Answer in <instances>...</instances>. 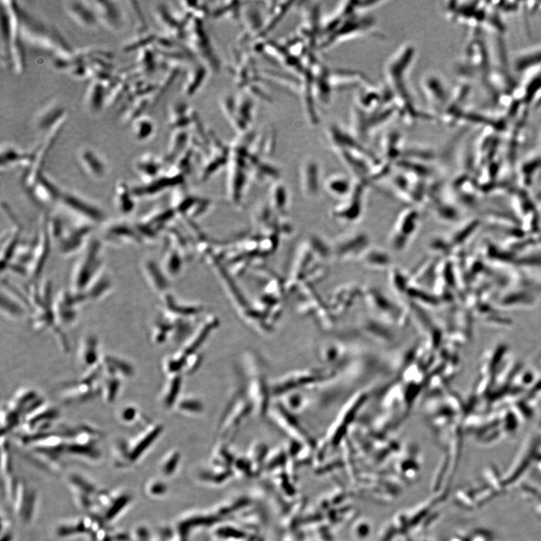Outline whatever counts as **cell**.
<instances>
[{
	"instance_id": "cell-28",
	"label": "cell",
	"mask_w": 541,
	"mask_h": 541,
	"mask_svg": "<svg viewBox=\"0 0 541 541\" xmlns=\"http://www.w3.org/2000/svg\"><path fill=\"white\" fill-rule=\"evenodd\" d=\"M156 19L163 26V28L170 35H175V38H180L183 32L181 30L180 23L175 19L171 12L165 5H158L154 11Z\"/></svg>"
},
{
	"instance_id": "cell-15",
	"label": "cell",
	"mask_w": 541,
	"mask_h": 541,
	"mask_svg": "<svg viewBox=\"0 0 541 541\" xmlns=\"http://www.w3.org/2000/svg\"><path fill=\"white\" fill-rule=\"evenodd\" d=\"M368 241L365 234H350L336 243L334 252L342 260H349L355 255L360 256L367 249Z\"/></svg>"
},
{
	"instance_id": "cell-32",
	"label": "cell",
	"mask_w": 541,
	"mask_h": 541,
	"mask_svg": "<svg viewBox=\"0 0 541 541\" xmlns=\"http://www.w3.org/2000/svg\"><path fill=\"white\" fill-rule=\"evenodd\" d=\"M181 386V377L179 375H172L168 380L161 395L162 404L166 407H172L177 400V395Z\"/></svg>"
},
{
	"instance_id": "cell-7",
	"label": "cell",
	"mask_w": 541,
	"mask_h": 541,
	"mask_svg": "<svg viewBox=\"0 0 541 541\" xmlns=\"http://www.w3.org/2000/svg\"><path fill=\"white\" fill-rule=\"evenodd\" d=\"M100 24L112 32H120L126 26V15L118 2L112 0L90 1Z\"/></svg>"
},
{
	"instance_id": "cell-20",
	"label": "cell",
	"mask_w": 541,
	"mask_h": 541,
	"mask_svg": "<svg viewBox=\"0 0 541 541\" xmlns=\"http://www.w3.org/2000/svg\"><path fill=\"white\" fill-rule=\"evenodd\" d=\"M418 217V214L416 211H407L399 218L396 227V233L393 236L394 237L400 236V237L393 240L394 247L397 245L398 240H400L396 247V250L402 249L407 242V238L414 234L416 229Z\"/></svg>"
},
{
	"instance_id": "cell-12",
	"label": "cell",
	"mask_w": 541,
	"mask_h": 541,
	"mask_svg": "<svg viewBox=\"0 0 541 541\" xmlns=\"http://www.w3.org/2000/svg\"><path fill=\"white\" fill-rule=\"evenodd\" d=\"M64 8L71 19L84 28H95L100 24L90 1L72 0L65 2Z\"/></svg>"
},
{
	"instance_id": "cell-18",
	"label": "cell",
	"mask_w": 541,
	"mask_h": 541,
	"mask_svg": "<svg viewBox=\"0 0 541 541\" xmlns=\"http://www.w3.org/2000/svg\"><path fill=\"white\" fill-rule=\"evenodd\" d=\"M21 236V227L17 220L13 229L7 233L3 240L1 249V270L3 273L7 272L20 249Z\"/></svg>"
},
{
	"instance_id": "cell-22",
	"label": "cell",
	"mask_w": 541,
	"mask_h": 541,
	"mask_svg": "<svg viewBox=\"0 0 541 541\" xmlns=\"http://www.w3.org/2000/svg\"><path fill=\"white\" fill-rule=\"evenodd\" d=\"M141 271L150 288L157 292H163L168 287V281L163 268L152 260H145L141 264Z\"/></svg>"
},
{
	"instance_id": "cell-17",
	"label": "cell",
	"mask_w": 541,
	"mask_h": 541,
	"mask_svg": "<svg viewBox=\"0 0 541 541\" xmlns=\"http://www.w3.org/2000/svg\"><path fill=\"white\" fill-rule=\"evenodd\" d=\"M108 87L107 84L95 79H92L89 84L85 93V104L87 110L91 114H98L106 105Z\"/></svg>"
},
{
	"instance_id": "cell-10",
	"label": "cell",
	"mask_w": 541,
	"mask_h": 541,
	"mask_svg": "<svg viewBox=\"0 0 541 541\" xmlns=\"http://www.w3.org/2000/svg\"><path fill=\"white\" fill-rule=\"evenodd\" d=\"M78 159L80 166L91 179L102 181L107 176L109 168L103 157L91 148H83L79 150Z\"/></svg>"
},
{
	"instance_id": "cell-3",
	"label": "cell",
	"mask_w": 541,
	"mask_h": 541,
	"mask_svg": "<svg viewBox=\"0 0 541 541\" xmlns=\"http://www.w3.org/2000/svg\"><path fill=\"white\" fill-rule=\"evenodd\" d=\"M54 244L49 232L48 216H46L43 218L37 237L32 244L30 260L28 267L30 281H40Z\"/></svg>"
},
{
	"instance_id": "cell-29",
	"label": "cell",
	"mask_w": 541,
	"mask_h": 541,
	"mask_svg": "<svg viewBox=\"0 0 541 541\" xmlns=\"http://www.w3.org/2000/svg\"><path fill=\"white\" fill-rule=\"evenodd\" d=\"M132 135L139 143H145L153 136L155 132V124L153 120L148 116H141L132 123Z\"/></svg>"
},
{
	"instance_id": "cell-11",
	"label": "cell",
	"mask_w": 541,
	"mask_h": 541,
	"mask_svg": "<svg viewBox=\"0 0 541 541\" xmlns=\"http://www.w3.org/2000/svg\"><path fill=\"white\" fill-rule=\"evenodd\" d=\"M251 403L247 402V399L241 396L234 398V400L228 406V409L224 414L220 423V430L225 434L227 432H234L241 425L249 412L253 410Z\"/></svg>"
},
{
	"instance_id": "cell-26",
	"label": "cell",
	"mask_w": 541,
	"mask_h": 541,
	"mask_svg": "<svg viewBox=\"0 0 541 541\" xmlns=\"http://www.w3.org/2000/svg\"><path fill=\"white\" fill-rule=\"evenodd\" d=\"M113 288L112 281L105 271L85 292L88 301H99L107 296Z\"/></svg>"
},
{
	"instance_id": "cell-33",
	"label": "cell",
	"mask_w": 541,
	"mask_h": 541,
	"mask_svg": "<svg viewBox=\"0 0 541 541\" xmlns=\"http://www.w3.org/2000/svg\"><path fill=\"white\" fill-rule=\"evenodd\" d=\"M117 416L118 420L126 425H131L145 420V418H141L138 407L132 404L125 405L120 407Z\"/></svg>"
},
{
	"instance_id": "cell-27",
	"label": "cell",
	"mask_w": 541,
	"mask_h": 541,
	"mask_svg": "<svg viewBox=\"0 0 541 541\" xmlns=\"http://www.w3.org/2000/svg\"><path fill=\"white\" fill-rule=\"evenodd\" d=\"M101 361L105 371L117 374L123 379L131 378L135 374L134 367L131 363L120 357L109 355L103 356Z\"/></svg>"
},
{
	"instance_id": "cell-14",
	"label": "cell",
	"mask_w": 541,
	"mask_h": 541,
	"mask_svg": "<svg viewBox=\"0 0 541 541\" xmlns=\"http://www.w3.org/2000/svg\"><path fill=\"white\" fill-rule=\"evenodd\" d=\"M78 365L87 371L96 366L101 361L99 340L94 335H87L80 343L77 353Z\"/></svg>"
},
{
	"instance_id": "cell-35",
	"label": "cell",
	"mask_w": 541,
	"mask_h": 541,
	"mask_svg": "<svg viewBox=\"0 0 541 541\" xmlns=\"http://www.w3.org/2000/svg\"><path fill=\"white\" fill-rule=\"evenodd\" d=\"M327 188L335 196H344L351 192L349 181L340 176L330 177L328 180Z\"/></svg>"
},
{
	"instance_id": "cell-4",
	"label": "cell",
	"mask_w": 541,
	"mask_h": 541,
	"mask_svg": "<svg viewBox=\"0 0 541 541\" xmlns=\"http://www.w3.org/2000/svg\"><path fill=\"white\" fill-rule=\"evenodd\" d=\"M58 203L85 224L94 226L103 224L106 219L105 212L100 207L74 193L64 191Z\"/></svg>"
},
{
	"instance_id": "cell-9",
	"label": "cell",
	"mask_w": 541,
	"mask_h": 541,
	"mask_svg": "<svg viewBox=\"0 0 541 541\" xmlns=\"http://www.w3.org/2000/svg\"><path fill=\"white\" fill-rule=\"evenodd\" d=\"M104 244L121 247L143 243L135 224L124 221H114L105 227L101 239Z\"/></svg>"
},
{
	"instance_id": "cell-6",
	"label": "cell",
	"mask_w": 541,
	"mask_h": 541,
	"mask_svg": "<svg viewBox=\"0 0 541 541\" xmlns=\"http://www.w3.org/2000/svg\"><path fill=\"white\" fill-rule=\"evenodd\" d=\"M68 114L57 103H51L39 111L33 120V127L44 138L62 125H65Z\"/></svg>"
},
{
	"instance_id": "cell-8",
	"label": "cell",
	"mask_w": 541,
	"mask_h": 541,
	"mask_svg": "<svg viewBox=\"0 0 541 541\" xmlns=\"http://www.w3.org/2000/svg\"><path fill=\"white\" fill-rule=\"evenodd\" d=\"M163 429L162 425L149 423L145 425L143 432L138 434L134 438L126 439L130 465L139 463L148 450L152 446Z\"/></svg>"
},
{
	"instance_id": "cell-5",
	"label": "cell",
	"mask_w": 541,
	"mask_h": 541,
	"mask_svg": "<svg viewBox=\"0 0 541 541\" xmlns=\"http://www.w3.org/2000/svg\"><path fill=\"white\" fill-rule=\"evenodd\" d=\"M94 227L84 223L66 229L64 236L57 244L60 254L69 257L82 253L92 239Z\"/></svg>"
},
{
	"instance_id": "cell-34",
	"label": "cell",
	"mask_w": 541,
	"mask_h": 541,
	"mask_svg": "<svg viewBox=\"0 0 541 541\" xmlns=\"http://www.w3.org/2000/svg\"><path fill=\"white\" fill-rule=\"evenodd\" d=\"M171 141L170 146L168 148L166 161H172L175 157L179 154L187 140V132L182 129L175 130Z\"/></svg>"
},
{
	"instance_id": "cell-23",
	"label": "cell",
	"mask_w": 541,
	"mask_h": 541,
	"mask_svg": "<svg viewBox=\"0 0 541 541\" xmlns=\"http://www.w3.org/2000/svg\"><path fill=\"white\" fill-rule=\"evenodd\" d=\"M104 369V368H103ZM122 377L104 369L101 380V394L105 402L112 404L117 400L121 394L123 381Z\"/></svg>"
},
{
	"instance_id": "cell-19",
	"label": "cell",
	"mask_w": 541,
	"mask_h": 541,
	"mask_svg": "<svg viewBox=\"0 0 541 541\" xmlns=\"http://www.w3.org/2000/svg\"><path fill=\"white\" fill-rule=\"evenodd\" d=\"M33 157V150L23 152L12 145L3 144L1 147V170H6L17 166L25 168L30 165Z\"/></svg>"
},
{
	"instance_id": "cell-21",
	"label": "cell",
	"mask_w": 541,
	"mask_h": 541,
	"mask_svg": "<svg viewBox=\"0 0 541 541\" xmlns=\"http://www.w3.org/2000/svg\"><path fill=\"white\" fill-rule=\"evenodd\" d=\"M136 197L132 188L124 181H120L115 187L114 203L123 215H130L135 211Z\"/></svg>"
},
{
	"instance_id": "cell-37",
	"label": "cell",
	"mask_w": 541,
	"mask_h": 541,
	"mask_svg": "<svg viewBox=\"0 0 541 541\" xmlns=\"http://www.w3.org/2000/svg\"><path fill=\"white\" fill-rule=\"evenodd\" d=\"M179 411L189 414H199L202 411L200 402L194 398H184L179 404Z\"/></svg>"
},
{
	"instance_id": "cell-16",
	"label": "cell",
	"mask_w": 541,
	"mask_h": 541,
	"mask_svg": "<svg viewBox=\"0 0 541 541\" xmlns=\"http://www.w3.org/2000/svg\"><path fill=\"white\" fill-rule=\"evenodd\" d=\"M249 390L254 412L257 416H263L269 409V389L261 372L251 377Z\"/></svg>"
},
{
	"instance_id": "cell-38",
	"label": "cell",
	"mask_w": 541,
	"mask_h": 541,
	"mask_svg": "<svg viewBox=\"0 0 541 541\" xmlns=\"http://www.w3.org/2000/svg\"><path fill=\"white\" fill-rule=\"evenodd\" d=\"M472 541H490V540L485 534L479 533L475 535Z\"/></svg>"
},
{
	"instance_id": "cell-36",
	"label": "cell",
	"mask_w": 541,
	"mask_h": 541,
	"mask_svg": "<svg viewBox=\"0 0 541 541\" xmlns=\"http://www.w3.org/2000/svg\"><path fill=\"white\" fill-rule=\"evenodd\" d=\"M205 78V69L203 67H199L198 69H195L193 72H192L189 76L188 82H186L184 85V93L186 94L190 95L193 94L195 92H197L196 85H195V82H196L197 87L199 88L202 82L204 81V78Z\"/></svg>"
},
{
	"instance_id": "cell-30",
	"label": "cell",
	"mask_w": 541,
	"mask_h": 541,
	"mask_svg": "<svg viewBox=\"0 0 541 541\" xmlns=\"http://www.w3.org/2000/svg\"><path fill=\"white\" fill-rule=\"evenodd\" d=\"M150 96L141 97V98L124 106L122 109L123 120L132 123L139 118L143 116L145 112L150 104Z\"/></svg>"
},
{
	"instance_id": "cell-13",
	"label": "cell",
	"mask_w": 541,
	"mask_h": 541,
	"mask_svg": "<svg viewBox=\"0 0 541 541\" xmlns=\"http://www.w3.org/2000/svg\"><path fill=\"white\" fill-rule=\"evenodd\" d=\"M63 192L64 190H62L54 181L43 173L28 193L33 200L42 205H48V204L58 203Z\"/></svg>"
},
{
	"instance_id": "cell-31",
	"label": "cell",
	"mask_w": 541,
	"mask_h": 541,
	"mask_svg": "<svg viewBox=\"0 0 541 541\" xmlns=\"http://www.w3.org/2000/svg\"><path fill=\"white\" fill-rule=\"evenodd\" d=\"M362 262L372 269H385L390 262L389 256L380 250L366 249L362 254Z\"/></svg>"
},
{
	"instance_id": "cell-24",
	"label": "cell",
	"mask_w": 541,
	"mask_h": 541,
	"mask_svg": "<svg viewBox=\"0 0 541 541\" xmlns=\"http://www.w3.org/2000/svg\"><path fill=\"white\" fill-rule=\"evenodd\" d=\"M135 170L141 179L148 183L158 179L163 168V163L152 155L141 157L135 163Z\"/></svg>"
},
{
	"instance_id": "cell-2",
	"label": "cell",
	"mask_w": 541,
	"mask_h": 541,
	"mask_svg": "<svg viewBox=\"0 0 541 541\" xmlns=\"http://www.w3.org/2000/svg\"><path fill=\"white\" fill-rule=\"evenodd\" d=\"M104 243L101 239L92 238L80 254L71 271L69 290L84 294L92 283L105 271L103 261Z\"/></svg>"
},
{
	"instance_id": "cell-25",
	"label": "cell",
	"mask_w": 541,
	"mask_h": 541,
	"mask_svg": "<svg viewBox=\"0 0 541 541\" xmlns=\"http://www.w3.org/2000/svg\"><path fill=\"white\" fill-rule=\"evenodd\" d=\"M132 499L130 495L124 493L112 494V502L103 514V520L108 524L118 520L126 512Z\"/></svg>"
},
{
	"instance_id": "cell-1",
	"label": "cell",
	"mask_w": 541,
	"mask_h": 541,
	"mask_svg": "<svg viewBox=\"0 0 541 541\" xmlns=\"http://www.w3.org/2000/svg\"><path fill=\"white\" fill-rule=\"evenodd\" d=\"M415 55V48L407 44L389 60L384 71L386 88L392 96L398 113L407 123L432 119L430 114L418 108L411 90L410 73Z\"/></svg>"
}]
</instances>
